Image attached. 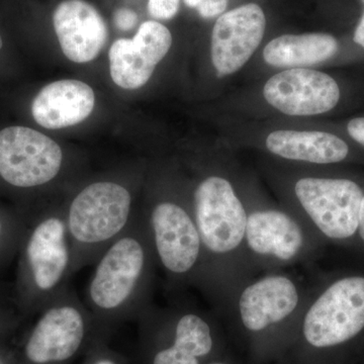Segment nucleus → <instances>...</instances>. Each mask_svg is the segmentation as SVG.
<instances>
[{
	"label": "nucleus",
	"mask_w": 364,
	"mask_h": 364,
	"mask_svg": "<svg viewBox=\"0 0 364 364\" xmlns=\"http://www.w3.org/2000/svg\"><path fill=\"white\" fill-rule=\"evenodd\" d=\"M354 42L364 48V14L354 33Z\"/></svg>",
	"instance_id": "nucleus-24"
},
{
	"label": "nucleus",
	"mask_w": 364,
	"mask_h": 364,
	"mask_svg": "<svg viewBox=\"0 0 364 364\" xmlns=\"http://www.w3.org/2000/svg\"><path fill=\"white\" fill-rule=\"evenodd\" d=\"M208 364H232V363H228V361L215 360V361H212V363H208Z\"/></svg>",
	"instance_id": "nucleus-26"
},
{
	"label": "nucleus",
	"mask_w": 364,
	"mask_h": 364,
	"mask_svg": "<svg viewBox=\"0 0 364 364\" xmlns=\"http://www.w3.org/2000/svg\"><path fill=\"white\" fill-rule=\"evenodd\" d=\"M95 91L82 81L66 79L45 86L32 104V114L40 126L59 130L75 126L90 116Z\"/></svg>",
	"instance_id": "nucleus-14"
},
{
	"label": "nucleus",
	"mask_w": 364,
	"mask_h": 364,
	"mask_svg": "<svg viewBox=\"0 0 364 364\" xmlns=\"http://www.w3.org/2000/svg\"><path fill=\"white\" fill-rule=\"evenodd\" d=\"M347 129L352 139L364 147V117L351 119Z\"/></svg>",
	"instance_id": "nucleus-23"
},
{
	"label": "nucleus",
	"mask_w": 364,
	"mask_h": 364,
	"mask_svg": "<svg viewBox=\"0 0 364 364\" xmlns=\"http://www.w3.org/2000/svg\"><path fill=\"white\" fill-rule=\"evenodd\" d=\"M296 198L318 229L332 240L343 241L358 234L363 191L344 178H306L296 182Z\"/></svg>",
	"instance_id": "nucleus-2"
},
{
	"label": "nucleus",
	"mask_w": 364,
	"mask_h": 364,
	"mask_svg": "<svg viewBox=\"0 0 364 364\" xmlns=\"http://www.w3.org/2000/svg\"><path fill=\"white\" fill-rule=\"evenodd\" d=\"M172 36L158 21H148L139 28L133 39H119L109 49L112 81L124 90L142 87L170 50Z\"/></svg>",
	"instance_id": "nucleus-7"
},
{
	"label": "nucleus",
	"mask_w": 364,
	"mask_h": 364,
	"mask_svg": "<svg viewBox=\"0 0 364 364\" xmlns=\"http://www.w3.org/2000/svg\"><path fill=\"white\" fill-rule=\"evenodd\" d=\"M144 267L142 246L133 238L117 242L98 265L90 284L93 303L105 309L117 308L133 291Z\"/></svg>",
	"instance_id": "nucleus-11"
},
{
	"label": "nucleus",
	"mask_w": 364,
	"mask_h": 364,
	"mask_svg": "<svg viewBox=\"0 0 364 364\" xmlns=\"http://www.w3.org/2000/svg\"><path fill=\"white\" fill-rule=\"evenodd\" d=\"M151 223L164 267L174 273L193 268L200 255V237L186 210L174 203H160L153 210Z\"/></svg>",
	"instance_id": "nucleus-12"
},
{
	"label": "nucleus",
	"mask_w": 364,
	"mask_h": 364,
	"mask_svg": "<svg viewBox=\"0 0 364 364\" xmlns=\"http://www.w3.org/2000/svg\"><path fill=\"white\" fill-rule=\"evenodd\" d=\"M97 364H114V363H112V361H109V360H102V361H100V363H98Z\"/></svg>",
	"instance_id": "nucleus-27"
},
{
	"label": "nucleus",
	"mask_w": 364,
	"mask_h": 364,
	"mask_svg": "<svg viewBox=\"0 0 364 364\" xmlns=\"http://www.w3.org/2000/svg\"><path fill=\"white\" fill-rule=\"evenodd\" d=\"M299 293L291 279L268 277L244 289L239 312L244 329L253 336L265 335L296 310Z\"/></svg>",
	"instance_id": "nucleus-10"
},
{
	"label": "nucleus",
	"mask_w": 364,
	"mask_h": 364,
	"mask_svg": "<svg viewBox=\"0 0 364 364\" xmlns=\"http://www.w3.org/2000/svg\"><path fill=\"white\" fill-rule=\"evenodd\" d=\"M298 364H342L364 340V277H342L306 314Z\"/></svg>",
	"instance_id": "nucleus-1"
},
{
	"label": "nucleus",
	"mask_w": 364,
	"mask_h": 364,
	"mask_svg": "<svg viewBox=\"0 0 364 364\" xmlns=\"http://www.w3.org/2000/svg\"><path fill=\"white\" fill-rule=\"evenodd\" d=\"M181 0H149L148 11L155 20H170L179 11Z\"/></svg>",
	"instance_id": "nucleus-21"
},
{
	"label": "nucleus",
	"mask_w": 364,
	"mask_h": 364,
	"mask_svg": "<svg viewBox=\"0 0 364 364\" xmlns=\"http://www.w3.org/2000/svg\"><path fill=\"white\" fill-rule=\"evenodd\" d=\"M263 95L268 104L289 116H315L336 107L340 90L328 74L293 68L267 80Z\"/></svg>",
	"instance_id": "nucleus-6"
},
{
	"label": "nucleus",
	"mask_w": 364,
	"mask_h": 364,
	"mask_svg": "<svg viewBox=\"0 0 364 364\" xmlns=\"http://www.w3.org/2000/svg\"><path fill=\"white\" fill-rule=\"evenodd\" d=\"M53 23L62 52L75 63L92 61L107 44L104 18L85 0L61 2L53 14Z\"/></svg>",
	"instance_id": "nucleus-9"
},
{
	"label": "nucleus",
	"mask_w": 364,
	"mask_h": 364,
	"mask_svg": "<svg viewBox=\"0 0 364 364\" xmlns=\"http://www.w3.org/2000/svg\"><path fill=\"white\" fill-rule=\"evenodd\" d=\"M245 237L254 252L273 255L280 260L293 259L303 245L301 228L291 217L277 210L249 215Z\"/></svg>",
	"instance_id": "nucleus-15"
},
{
	"label": "nucleus",
	"mask_w": 364,
	"mask_h": 364,
	"mask_svg": "<svg viewBox=\"0 0 364 364\" xmlns=\"http://www.w3.org/2000/svg\"><path fill=\"white\" fill-rule=\"evenodd\" d=\"M83 336L85 323L76 309H51L36 326L26 344V356L39 364L66 360L78 350Z\"/></svg>",
	"instance_id": "nucleus-13"
},
{
	"label": "nucleus",
	"mask_w": 364,
	"mask_h": 364,
	"mask_svg": "<svg viewBox=\"0 0 364 364\" xmlns=\"http://www.w3.org/2000/svg\"><path fill=\"white\" fill-rule=\"evenodd\" d=\"M337 49L336 39L327 33L284 35L268 43L263 58L270 66L301 68L331 58Z\"/></svg>",
	"instance_id": "nucleus-18"
},
{
	"label": "nucleus",
	"mask_w": 364,
	"mask_h": 364,
	"mask_svg": "<svg viewBox=\"0 0 364 364\" xmlns=\"http://www.w3.org/2000/svg\"><path fill=\"white\" fill-rule=\"evenodd\" d=\"M2 48V39H1V36H0V49H1Z\"/></svg>",
	"instance_id": "nucleus-28"
},
{
	"label": "nucleus",
	"mask_w": 364,
	"mask_h": 364,
	"mask_svg": "<svg viewBox=\"0 0 364 364\" xmlns=\"http://www.w3.org/2000/svg\"><path fill=\"white\" fill-rule=\"evenodd\" d=\"M0 231H1V223H0Z\"/></svg>",
	"instance_id": "nucleus-29"
},
{
	"label": "nucleus",
	"mask_w": 364,
	"mask_h": 364,
	"mask_svg": "<svg viewBox=\"0 0 364 364\" xmlns=\"http://www.w3.org/2000/svg\"><path fill=\"white\" fill-rule=\"evenodd\" d=\"M62 160L58 144L40 132L26 127L0 132V176L11 186L33 188L51 181Z\"/></svg>",
	"instance_id": "nucleus-3"
},
{
	"label": "nucleus",
	"mask_w": 364,
	"mask_h": 364,
	"mask_svg": "<svg viewBox=\"0 0 364 364\" xmlns=\"http://www.w3.org/2000/svg\"><path fill=\"white\" fill-rule=\"evenodd\" d=\"M267 147L277 156L317 164L343 161L349 153L348 146L342 139L317 131L272 132L267 136Z\"/></svg>",
	"instance_id": "nucleus-16"
},
{
	"label": "nucleus",
	"mask_w": 364,
	"mask_h": 364,
	"mask_svg": "<svg viewBox=\"0 0 364 364\" xmlns=\"http://www.w3.org/2000/svg\"><path fill=\"white\" fill-rule=\"evenodd\" d=\"M138 16L135 11L128 9H121L114 14V23L119 30L129 31L135 26Z\"/></svg>",
	"instance_id": "nucleus-22"
},
{
	"label": "nucleus",
	"mask_w": 364,
	"mask_h": 364,
	"mask_svg": "<svg viewBox=\"0 0 364 364\" xmlns=\"http://www.w3.org/2000/svg\"><path fill=\"white\" fill-rule=\"evenodd\" d=\"M28 257L38 287L47 291L58 284L68 263L61 220L51 218L36 228L28 242Z\"/></svg>",
	"instance_id": "nucleus-17"
},
{
	"label": "nucleus",
	"mask_w": 364,
	"mask_h": 364,
	"mask_svg": "<svg viewBox=\"0 0 364 364\" xmlns=\"http://www.w3.org/2000/svg\"><path fill=\"white\" fill-rule=\"evenodd\" d=\"M195 205L196 228L208 250L224 254L240 245L248 217L229 181L208 177L196 188Z\"/></svg>",
	"instance_id": "nucleus-4"
},
{
	"label": "nucleus",
	"mask_w": 364,
	"mask_h": 364,
	"mask_svg": "<svg viewBox=\"0 0 364 364\" xmlns=\"http://www.w3.org/2000/svg\"><path fill=\"white\" fill-rule=\"evenodd\" d=\"M215 339L210 325L198 316H183L177 323L173 343L157 352L153 364H200L212 354Z\"/></svg>",
	"instance_id": "nucleus-19"
},
{
	"label": "nucleus",
	"mask_w": 364,
	"mask_h": 364,
	"mask_svg": "<svg viewBox=\"0 0 364 364\" xmlns=\"http://www.w3.org/2000/svg\"><path fill=\"white\" fill-rule=\"evenodd\" d=\"M186 6L196 9L203 18L221 16L226 11L228 0H184Z\"/></svg>",
	"instance_id": "nucleus-20"
},
{
	"label": "nucleus",
	"mask_w": 364,
	"mask_h": 364,
	"mask_svg": "<svg viewBox=\"0 0 364 364\" xmlns=\"http://www.w3.org/2000/svg\"><path fill=\"white\" fill-rule=\"evenodd\" d=\"M363 1L364 2V0H363Z\"/></svg>",
	"instance_id": "nucleus-30"
},
{
	"label": "nucleus",
	"mask_w": 364,
	"mask_h": 364,
	"mask_svg": "<svg viewBox=\"0 0 364 364\" xmlns=\"http://www.w3.org/2000/svg\"><path fill=\"white\" fill-rule=\"evenodd\" d=\"M129 191L114 182H97L83 189L71 203L69 228L76 240L98 243L123 229L130 215Z\"/></svg>",
	"instance_id": "nucleus-5"
},
{
	"label": "nucleus",
	"mask_w": 364,
	"mask_h": 364,
	"mask_svg": "<svg viewBox=\"0 0 364 364\" xmlns=\"http://www.w3.org/2000/svg\"><path fill=\"white\" fill-rule=\"evenodd\" d=\"M358 234L359 238L364 243V193L363 200H361L360 210H359Z\"/></svg>",
	"instance_id": "nucleus-25"
},
{
	"label": "nucleus",
	"mask_w": 364,
	"mask_h": 364,
	"mask_svg": "<svg viewBox=\"0 0 364 364\" xmlns=\"http://www.w3.org/2000/svg\"><path fill=\"white\" fill-rule=\"evenodd\" d=\"M267 20L258 4H249L223 14L212 33V60L218 77L245 65L260 45Z\"/></svg>",
	"instance_id": "nucleus-8"
}]
</instances>
